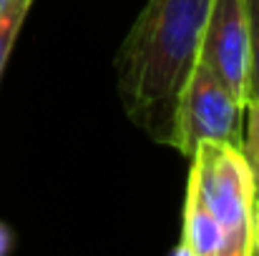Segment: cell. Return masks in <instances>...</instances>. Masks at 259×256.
I'll return each mask as SVG.
<instances>
[{
	"label": "cell",
	"mask_w": 259,
	"mask_h": 256,
	"mask_svg": "<svg viewBox=\"0 0 259 256\" xmlns=\"http://www.w3.org/2000/svg\"><path fill=\"white\" fill-rule=\"evenodd\" d=\"M211 0H146L113 61L116 90L131 123L171 146L181 85L189 78Z\"/></svg>",
	"instance_id": "obj_1"
},
{
	"label": "cell",
	"mask_w": 259,
	"mask_h": 256,
	"mask_svg": "<svg viewBox=\"0 0 259 256\" xmlns=\"http://www.w3.org/2000/svg\"><path fill=\"white\" fill-rule=\"evenodd\" d=\"M189 181L201 193L224 234V256H252V203L254 178L242 151L229 143L204 141L196 146Z\"/></svg>",
	"instance_id": "obj_2"
},
{
	"label": "cell",
	"mask_w": 259,
	"mask_h": 256,
	"mask_svg": "<svg viewBox=\"0 0 259 256\" xmlns=\"http://www.w3.org/2000/svg\"><path fill=\"white\" fill-rule=\"evenodd\" d=\"M242 128L244 106L206 66L196 61L176 100L171 148H176L184 159H191L196 146L204 141L239 148Z\"/></svg>",
	"instance_id": "obj_3"
},
{
	"label": "cell",
	"mask_w": 259,
	"mask_h": 256,
	"mask_svg": "<svg viewBox=\"0 0 259 256\" xmlns=\"http://www.w3.org/2000/svg\"><path fill=\"white\" fill-rule=\"evenodd\" d=\"M196 61L227 85L242 106L247 103L249 23L244 0H211Z\"/></svg>",
	"instance_id": "obj_4"
},
{
	"label": "cell",
	"mask_w": 259,
	"mask_h": 256,
	"mask_svg": "<svg viewBox=\"0 0 259 256\" xmlns=\"http://www.w3.org/2000/svg\"><path fill=\"white\" fill-rule=\"evenodd\" d=\"M174 254L186 256H224V234L209 206L204 203L196 186L186 183V201H184V226H181V244Z\"/></svg>",
	"instance_id": "obj_5"
},
{
	"label": "cell",
	"mask_w": 259,
	"mask_h": 256,
	"mask_svg": "<svg viewBox=\"0 0 259 256\" xmlns=\"http://www.w3.org/2000/svg\"><path fill=\"white\" fill-rule=\"evenodd\" d=\"M33 0H8L0 10V78L5 71V63L10 58V50L15 45V38L23 28V20L30 10Z\"/></svg>",
	"instance_id": "obj_6"
},
{
	"label": "cell",
	"mask_w": 259,
	"mask_h": 256,
	"mask_svg": "<svg viewBox=\"0 0 259 256\" xmlns=\"http://www.w3.org/2000/svg\"><path fill=\"white\" fill-rule=\"evenodd\" d=\"M247 166L254 178V193H259V100L249 98L244 103V128H242V146H239Z\"/></svg>",
	"instance_id": "obj_7"
},
{
	"label": "cell",
	"mask_w": 259,
	"mask_h": 256,
	"mask_svg": "<svg viewBox=\"0 0 259 256\" xmlns=\"http://www.w3.org/2000/svg\"><path fill=\"white\" fill-rule=\"evenodd\" d=\"M247 3V23H249V78H247V100H259V0Z\"/></svg>",
	"instance_id": "obj_8"
},
{
	"label": "cell",
	"mask_w": 259,
	"mask_h": 256,
	"mask_svg": "<svg viewBox=\"0 0 259 256\" xmlns=\"http://www.w3.org/2000/svg\"><path fill=\"white\" fill-rule=\"evenodd\" d=\"M249 236H252V254H259V193H254V203H252Z\"/></svg>",
	"instance_id": "obj_9"
},
{
	"label": "cell",
	"mask_w": 259,
	"mask_h": 256,
	"mask_svg": "<svg viewBox=\"0 0 259 256\" xmlns=\"http://www.w3.org/2000/svg\"><path fill=\"white\" fill-rule=\"evenodd\" d=\"M10 241H13V234L0 224V254H5V251L10 249Z\"/></svg>",
	"instance_id": "obj_10"
},
{
	"label": "cell",
	"mask_w": 259,
	"mask_h": 256,
	"mask_svg": "<svg viewBox=\"0 0 259 256\" xmlns=\"http://www.w3.org/2000/svg\"><path fill=\"white\" fill-rule=\"evenodd\" d=\"M5 3H8V0H0V10H3V8H5Z\"/></svg>",
	"instance_id": "obj_11"
}]
</instances>
